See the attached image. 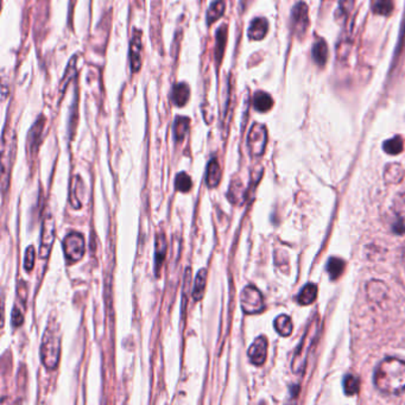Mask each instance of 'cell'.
Instances as JSON below:
<instances>
[{
  "label": "cell",
  "mask_w": 405,
  "mask_h": 405,
  "mask_svg": "<svg viewBox=\"0 0 405 405\" xmlns=\"http://www.w3.org/2000/svg\"><path fill=\"white\" fill-rule=\"evenodd\" d=\"M293 29L298 37L302 39L306 35L307 30L309 28V11L308 6L304 3H298L293 9Z\"/></svg>",
  "instance_id": "cell-9"
},
{
  "label": "cell",
  "mask_w": 405,
  "mask_h": 405,
  "mask_svg": "<svg viewBox=\"0 0 405 405\" xmlns=\"http://www.w3.org/2000/svg\"><path fill=\"white\" fill-rule=\"evenodd\" d=\"M253 106L258 112L265 113L271 110L273 100L267 92H257L253 98Z\"/></svg>",
  "instance_id": "cell-21"
},
{
  "label": "cell",
  "mask_w": 405,
  "mask_h": 405,
  "mask_svg": "<svg viewBox=\"0 0 405 405\" xmlns=\"http://www.w3.org/2000/svg\"><path fill=\"white\" fill-rule=\"evenodd\" d=\"M229 201L236 205H240V203L245 200V189H244V185L242 182L239 180H236L231 183L229 187Z\"/></svg>",
  "instance_id": "cell-24"
},
{
  "label": "cell",
  "mask_w": 405,
  "mask_h": 405,
  "mask_svg": "<svg viewBox=\"0 0 405 405\" xmlns=\"http://www.w3.org/2000/svg\"><path fill=\"white\" fill-rule=\"evenodd\" d=\"M142 31L138 29H134L131 43H129V65H131V70L132 73H138L141 68H142L143 62V41H142Z\"/></svg>",
  "instance_id": "cell-10"
},
{
  "label": "cell",
  "mask_w": 405,
  "mask_h": 405,
  "mask_svg": "<svg viewBox=\"0 0 405 405\" xmlns=\"http://www.w3.org/2000/svg\"><path fill=\"white\" fill-rule=\"evenodd\" d=\"M190 98V88L185 82L176 83L172 92V101L177 107H183L188 104Z\"/></svg>",
  "instance_id": "cell-13"
},
{
  "label": "cell",
  "mask_w": 405,
  "mask_h": 405,
  "mask_svg": "<svg viewBox=\"0 0 405 405\" xmlns=\"http://www.w3.org/2000/svg\"><path fill=\"white\" fill-rule=\"evenodd\" d=\"M226 39H227V30H226V25H222L216 32V62H219V63H220L222 55H224Z\"/></svg>",
  "instance_id": "cell-28"
},
{
  "label": "cell",
  "mask_w": 405,
  "mask_h": 405,
  "mask_svg": "<svg viewBox=\"0 0 405 405\" xmlns=\"http://www.w3.org/2000/svg\"><path fill=\"white\" fill-rule=\"evenodd\" d=\"M367 296L372 301L380 302L388 295V288L382 280H372L366 287Z\"/></svg>",
  "instance_id": "cell-17"
},
{
  "label": "cell",
  "mask_w": 405,
  "mask_h": 405,
  "mask_svg": "<svg viewBox=\"0 0 405 405\" xmlns=\"http://www.w3.org/2000/svg\"><path fill=\"white\" fill-rule=\"evenodd\" d=\"M225 13L224 0H216L211 3L209 9L207 11V23L211 25L216 23L218 19H220Z\"/></svg>",
  "instance_id": "cell-25"
},
{
  "label": "cell",
  "mask_w": 405,
  "mask_h": 405,
  "mask_svg": "<svg viewBox=\"0 0 405 405\" xmlns=\"http://www.w3.org/2000/svg\"><path fill=\"white\" fill-rule=\"evenodd\" d=\"M167 256V239L163 233H158L156 237L155 271L157 276H160V269L164 263Z\"/></svg>",
  "instance_id": "cell-16"
},
{
  "label": "cell",
  "mask_w": 405,
  "mask_h": 405,
  "mask_svg": "<svg viewBox=\"0 0 405 405\" xmlns=\"http://www.w3.org/2000/svg\"><path fill=\"white\" fill-rule=\"evenodd\" d=\"M275 328L282 336H289L293 333V322L288 315H280L275 320Z\"/></svg>",
  "instance_id": "cell-27"
},
{
  "label": "cell",
  "mask_w": 405,
  "mask_h": 405,
  "mask_svg": "<svg viewBox=\"0 0 405 405\" xmlns=\"http://www.w3.org/2000/svg\"><path fill=\"white\" fill-rule=\"evenodd\" d=\"M393 0H375V12L382 16H388L393 11Z\"/></svg>",
  "instance_id": "cell-32"
},
{
  "label": "cell",
  "mask_w": 405,
  "mask_h": 405,
  "mask_svg": "<svg viewBox=\"0 0 405 405\" xmlns=\"http://www.w3.org/2000/svg\"><path fill=\"white\" fill-rule=\"evenodd\" d=\"M267 30H269V23L267 19L265 18H255L251 22L247 36L252 41H260L267 36Z\"/></svg>",
  "instance_id": "cell-14"
},
{
  "label": "cell",
  "mask_w": 405,
  "mask_h": 405,
  "mask_svg": "<svg viewBox=\"0 0 405 405\" xmlns=\"http://www.w3.org/2000/svg\"><path fill=\"white\" fill-rule=\"evenodd\" d=\"M242 311L246 314H257L264 309L263 295L255 287H246L242 293Z\"/></svg>",
  "instance_id": "cell-7"
},
{
  "label": "cell",
  "mask_w": 405,
  "mask_h": 405,
  "mask_svg": "<svg viewBox=\"0 0 405 405\" xmlns=\"http://www.w3.org/2000/svg\"><path fill=\"white\" fill-rule=\"evenodd\" d=\"M383 147L384 151L386 154H388V155H399L402 151H403V147H404V142H403L402 137L396 136V137L388 139V141L384 143Z\"/></svg>",
  "instance_id": "cell-29"
},
{
  "label": "cell",
  "mask_w": 405,
  "mask_h": 405,
  "mask_svg": "<svg viewBox=\"0 0 405 405\" xmlns=\"http://www.w3.org/2000/svg\"><path fill=\"white\" fill-rule=\"evenodd\" d=\"M375 388L388 396H398L405 391V362L388 358L380 362L375 372Z\"/></svg>",
  "instance_id": "cell-1"
},
{
  "label": "cell",
  "mask_w": 405,
  "mask_h": 405,
  "mask_svg": "<svg viewBox=\"0 0 405 405\" xmlns=\"http://www.w3.org/2000/svg\"><path fill=\"white\" fill-rule=\"evenodd\" d=\"M44 118L41 116L39 119H37L35 124L32 125L30 131H29V136H28V145L32 152H35L39 147V143H41V138H42V134H43L44 129Z\"/></svg>",
  "instance_id": "cell-15"
},
{
  "label": "cell",
  "mask_w": 405,
  "mask_h": 405,
  "mask_svg": "<svg viewBox=\"0 0 405 405\" xmlns=\"http://www.w3.org/2000/svg\"><path fill=\"white\" fill-rule=\"evenodd\" d=\"M267 355V340L265 336H259L249 349V358L256 366H262Z\"/></svg>",
  "instance_id": "cell-11"
},
{
  "label": "cell",
  "mask_w": 405,
  "mask_h": 405,
  "mask_svg": "<svg viewBox=\"0 0 405 405\" xmlns=\"http://www.w3.org/2000/svg\"><path fill=\"white\" fill-rule=\"evenodd\" d=\"M206 280H207V270L202 269L201 271H198L195 280L194 291H193V298L195 301H200L203 298L205 289H206Z\"/></svg>",
  "instance_id": "cell-26"
},
{
  "label": "cell",
  "mask_w": 405,
  "mask_h": 405,
  "mask_svg": "<svg viewBox=\"0 0 405 405\" xmlns=\"http://www.w3.org/2000/svg\"><path fill=\"white\" fill-rule=\"evenodd\" d=\"M175 185H176L177 190H180L182 193H187L191 188V178L188 176V174H178L176 180H175Z\"/></svg>",
  "instance_id": "cell-33"
},
{
  "label": "cell",
  "mask_w": 405,
  "mask_h": 405,
  "mask_svg": "<svg viewBox=\"0 0 405 405\" xmlns=\"http://www.w3.org/2000/svg\"><path fill=\"white\" fill-rule=\"evenodd\" d=\"M221 180V168L219 162L213 158L208 163L207 173H206V183L209 188H216Z\"/></svg>",
  "instance_id": "cell-19"
},
{
  "label": "cell",
  "mask_w": 405,
  "mask_h": 405,
  "mask_svg": "<svg viewBox=\"0 0 405 405\" xmlns=\"http://www.w3.org/2000/svg\"><path fill=\"white\" fill-rule=\"evenodd\" d=\"M85 185L80 177H74L70 183V202L74 208H81L85 198Z\"/></svg>",
  "instance_id": "cell-12"
},
{
  "label": "cell",
  "mask_w": 405,
  "mask_h": 405,
  "mask_svg": "<svg viewBox=\"0 0 405 405\" xmlns=\"http://www.w3.org/2000/svg\"><path fill=\"white\" fill-rule=\"evenodd\" d=\"M24 321V315H23V309L14 306L12 311V324L13 327H19Z\"/></svg>",
  "instance_id": "cell-35"
},
{
  "label": "cell",
  "mask_w": 405,
  "mask_h": 405,
  "mask_svg": "<svg viewBox=\"0 0 405 405\" xmlns=\"http://www.w3.org/2000/svg\"><path fill=\"white\" fill-rule=\"evenodd\" d=\"M76 63H78V57H72V60L70 61V63L67 65V70H65L62 82H61V91H63L65 87L70 85V82L75 78L76 75Z\"/></svg>",
  "instance_id": "cell-31"
},
{
  "label": "cell",
  "mask_w": 405,
  "mask_h": 405,
  "mask_svg": "<svg viewBox=\"0 0 405 405\" xmlns=\"http://www.w3.org/2000/svg\"><path fill=\"white\" fill-rule=\"evenodd\" d=\"M65 258L70 263H76L85 255V239L81 234L70 233L63 240Z\"/></svg>",
  "instance_id": "cell-6"
},
{
  "label": "cell",
  "mask_w": 405,
  "mask_h": 405,
  "mask_svg": "<svg viewBox=\"0 0 405 405\" xmlns=\"http://www.w3.org/2000/svg\"><path fill=\"white\" fill-rule=\"evenodd\" d=\"M190 118L188 116H176L174 121V137L176 142H182L185 138L187 134L189 132Z\"/></svg>",
  "instance_id": "cell-18"
},
{
  "label": "cell",
  "mask_w": 405,
  "mask_h": 405,
  "mask_svg": "<svg viewBox=\"0 0 405 405\" xmlns=\"http://www.w3.org/2000/svg\"><path fill=\"white\" fill-rule=\"evenodd\" d=\"M16 152V136L13 132L5 131L3 134V150H1V185L6 191L9 185L10 172L12 167Z\"/></svg>",
  "instance_id": "cell-4"
},
{
  "label": "cell",
  "mask_w": 405,
  "mask_h": 405,
  "mask_svg": "<svg viewBox=\"0 0 405 405\" xmlns=\"http://www.w3.org/2000/svg\"><path fill=\"white\" fill-rule=\"evenodd\" d=\"M346 269L345 260H342L340 258H336V257H332V258L328 260L327 271L328 275L331 277V280H335L344 273Z\"/></svg>",
  "instance_id": "cell-23"
},
{
  "label": "cell",
  "mask_w": 405,
  "mask_h": 405,
  "mask_svg": "<svg viewBox=\"0 0 405 405\" xmlns=\"http://www.w3.org/2000/svg\"><path fill=\"white\" fill-rule=\"evenodd\" d=\"M319 318L316 316L311 321V327H308V329H307L306 335L303 336L301 344L298 347V351H296L293 362V371L295 373H301L302 371L304 370V367H306L309 349H311L315 338H316L318 332H319Z\"/></svg>",
  "instance_id": "cell-3"
},
{
  "label": "cell",
  "mask_w": 405,
  "mask_h": 405,
  "mask_svg": "<svg viewBox=\"0 0 405 405\" xmlns=\"http://www.w3.org/2000/svg\"><path fill=\"white\" fill-rule=\"evenodd\" d=\"M54 240H55V219L54 216L49 214L45 216L42 225V236H41V246H39L41 258L49 257Z\"/></svg>",
  "instance_id": "cell-8"
},
{
  "label": "cell",
  "mask_w": 405,
  "mask_h": 405,
  "mask_svg": "<svg viewBox=\"0 0 405 405\" xmlns=\"http://www.w3.org/2000/svg\"><path fill=\"white\" fill-rule=\"evenodd\" d=\"M316 298H318V287L313 283H308L301 290V293L298 295V301L302 306H309L313 302H315Z\"/></svg>",
  "instance_id": "cell-22"
},
{
  "label": "cell",
  "mask_w": 405,
  "mask_h": 405,
  "mask_svg": "<svg viewBox=\"0 0 405 405\" xmlns=\"http://www.w3.org/2000/svg\"><path fill=\"white\" fill-rule=\"evenodd\" d=\"M313 59H314L315 63L319 65L320 67H324L326 65L328 59V48L324 39H319L315 42L314 47H313Z\"/></svg>",
  "instance_id": "cell-20"
},
{
  "label": "cell",
  "mask_w": 405,
  "mask_h": 405,
  "mask_svg": "<svg viewBox=\"0 0 405 405\" xmlns=\"http://www.w3.org/2000/svg\"><path fill=\"white\" fill-rule=\"evenodd\" d=\"M267 144V129L262 124H255L252 126L247 136V147L251 156L260 157L265 152Z\"/></svg>",
  "instance_id": "cell-5"
},
{
  "label": "cell",
  "mask_w": 405,
  "mask_h": 405,
  "mask_svg": "<svg viewBox=\"0 0 405 405\" xmlns=\"http://www.w3.org/2000/svg\"><path fill=\"white\" fill-rule=\"evenodd\" d=\"M61 353V339L59 324L52 322L44 332L42 346H41V359L44 366L49 370L56 368Z\"/></svg>",
  "instance_id": "cell-2"
},
{
  "label": "cell",
  "mask_w": 405,
  "mask_h": 405,
  "mask_svg": "<svg viewBox=\"0 0 405 405\" xmlns=\"http://www.w3.org/2000/svg\"><path fill=\"white\" fill-rule=\"evenodd\" d=\"M360 380L354 375H347L344 380V391L347 396H354L359 393Z\"/></svg>",
  "instance_id": "cell-30"
},
{
  "label": "cell",
  "mask_w": 405,
  "mask_h": 405,
  "mask_svg": "<svg viewBox=\"0 0 405 405\" xmlns=\"http://www.w3.org/2000/svg\"><path fill=\"white\" fill-rule=\"evenodd\" d=\"M35 249L34 246L28 247L25 253V259H24V267H25L26 271H31L34 269V264H35Z\"/></svg>",
  "instance_id": "cell-34"
}]
</instances>
